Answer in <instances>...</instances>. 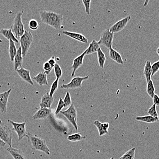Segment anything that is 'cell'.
<instances>
[{"label": "cell", "mask_w": 159, "mask_h": 159, "mask_svg": "<svg viewBox=\"0 0 159 159\" xmlns=\"http://www.w3.org/2000/svg\"><path fill=\"white\" fill-rule=\"evenodd\" d=\"M40 17L43 23L50 26L56 30L62 27L63 22V16L62 14L51 11H41Z\"/></svg>", "instance_id": "cell-1"}, {"label": "cell", "mask_w": 159, "mask_h": 159, "mask_svg": "<svg viewBox=\"0 0 159 159\" xmlns=\"http://www.w3.org/2000/svg\"><path fill=\"white\" fill-rule=\"evenodd\" d=\"M26 137L28 138L29 145L32 150L42 151L47 155H50V150L47 146L46 140L30 133H27Z\"/></svg>", "instance_id": "cell-2"}, {"label": "cell", "mask_w": 159, "mask_h": 159, "mask_svg": "<svg viewBox=\"0 0 159 159\" xmlns=\"http://www.w3.org/2000/svg\"><path fill=\"white\" fill-rule=\"evenodd\" d=\"M23 14V12H20L16 13L11 28L16 38L18 37H20L22 36L25 33L24 25L22 20V16Z\"/></svg>", "instance_id": "cell-3"}, {"label": "cell", "mask_w": 159, "mask_h": 159, "mask_svg": "<svg viewBox=\"0 0 159 159\" xmlns=\"http://www.w3.org/2000/svg\"><path fill=\"white\" fill-rule=\"evenodd\" d=\"M33 40L34 37L31 32L26 30H25L24 35L20 37L19 41L20 43V47L22 49V56L23 58L26 57L33 42Z\"/></svg>", "instance_id": "cell-4"}, {"label": "cell", "mask_w": 159, "mask_h": 159, "mask_svg": "<svg viewBox=\"0 0 159 159\" xmlns=\"http://www.w3.org/2000/svg\"><path fill=\"white\" fill-rule=\"evenodd\" d=\"M60 112L67 118L68 120L71 123V124L73 126L75 130H78V127L77 122H76L77 121V120H76L77 110H76V108L74 104H72L69 107L68 109L65 111H62L61 110L60 111Z\"/></svg>", "instance_id": "cell-5"}, {"label": "cell", "mask_w": 159, "mask_h": 159, "mask_svg": "<svg viewBox=\"0 0 159 159\" xmlns=\"http://www.w3.org/2000/svg\"><path fill=\"white\" fill-rule=\"evenodd\" d=\"M8 123L12 126V130L16 133L18 136V141H21L27 134L26 129V121L24 123H15L11 119H8Z\"/></svg>", "instance_id": "cell-6"}, {"label": "cell", "mask_w": 159, "mask_h": 159, "mask_svg": "<svg viewBox=\"0 0 159 159\" xmlns=\"http://www.w3.org/2000/svg\"><path fill=\"white\" fill-rule=\"evenodd\" d=\"M114 34L111 32L109 29L105 30L101 35L100 39L98 41L100 45H103L107 49L112 48Z\"/></svg>", "instance_id": "cell-7"}, {"label": "cell", "mask_w": 159, "mask_h": 159, "mask_svg": "<svg viewBox=\"0 0 159 159\" xmlns=\"http://www.w3.org/2000/svg\"><path fill=\"white\" fill-rule=\"evenodd\" d=\"M0 139L7 143L9 147H11L12 144V133L8 126L5 124H0Z\"/></svg>", "instance_id": "cell-8"}, {"label": "cell", "mask_w": 159, "mask_h": 159, "mask_svg": "<svg viewBox=\"0 0 159 159\" xmlns=\"http://www.w3.org/2000/svg\"><path fill=\"white\" fill-rule=\"evenodd\" d=\"M88 76L85 77H74L68 84H63L61 86V88L67 90L78 89L82 87L83 81L89 78Z\"/></svg>", "instance_id": "cell-9"}, {"label": "cell", "mask_w": 159, "mask_h": 159, "mask_svg": "<svg viewBox=\"0 0 159 159\" xmlns=\"http://www.w3.org/2000/svg\"><path fill=\"white\" fill-rule=\"evenodd\" d=\"M131 19V16L130 15H128L127 17L119 20L114 25H112L109 29V30L113 34L119 32L125 28Z\"/></svg>", "instance_id": "cell-10"}, {"label": "cell", "mask_w": 159, "mask_h": 159, "mask_svg": "<svg viewBox=\"0 0 159 159\" xmlns=\"http://www.w3.org/2000/svg\"><path fill=\"white\" fill-rule=\"evenodd\" d=\"M11 91V89H10L6 91L0 93V111L3 114L7 112L9 97Z\"/></svg>", "instance_id": "cell-11"}, {"label": "cell", "mask_w": 159, "mask_h": 159, "mask_svg": "<svg viewBox=\"0 0 159 159\" xmlns=\"http://www.w3.org/2000/svg\"><path fill=\"white\" fill-rule=\"evenodd\" d=\"M85 55H86V50L78 57H76V58L74 59L73 61L72 65L71 67V68L72 69V72L71 75V77H74L75 72L83 64V60H84Z\"/></svg>", "instance_id": "cell-12"}, {"label": "cell", "mask_w": 159, "mask_h": 159, "mask_svg": "<svg viewBox=\"0 0 159 159\" xmlns=\"http://www.w3.org/2000/svg\"><path fill=\"white\" fill-rule=\"evenodd\" d=\"M18 75L20 77L31 85H34V83L32 80L30 75V72L29 70L26 69L22 67L18 69L16 71Z\"/></svg>", "instance_id": "cell-13"}, {"label": "cell", "mask_w": 159, "mask_h": 159, "mask_svg": "<svg viewBox=\"0 0 159 159\" xmlns=\"http://www.w3.org/2000/svg\"><path fill=\"white\" fill-rule=\"evenodd\" d=\"M54 101V96H50L49 93L47 92L42 97L39 104L40 108H46L50 109Z\"/></svg>", "instance_id": "cell-14"}, {"label": "cell", "mask_w": 159, "mask_h": 159, "mask_svg": "<svg viewBox=\"0 0 159 159\" xmlns=\"http://www.w3.org/2000/svg\"><path fill=\"white\" fill-rule=\"evenodd\" d=\"M52 113V110L50 109L46 108H40L35 113L33 116L34 120H43L47 118Z\"/></svg>", "instance_id": "cell-15"}, {"label": "cell", "mask_w": 159, "mask_h": 159, "mask_svg": "<svg viewBox=\"0 0 159 159\" xmlns=\"http://www.w3.org/2000/svg\"><path fill=\"white\" fill-rule=\"evenodd\" d=\"M94 124L98 129L99 134L101 136L109 133L108 131L109 128V123H101L98 120H96L94 122Z\"/></svg>", "instance_id": "cell-16"}, {"label": "cell", "mask_w": 159, "mask_h": 159, "mask_svg": "<svg viewBox=\"0 0 159 159\" xmlns=\"http://www.w3.org/2000/svg\"><path fill=\"white\" fill-rule=\"evenodd\" d=\"M62 33L66 35L75 40L77 41H79L80 42L84 43H87L88 42V39L85 36L83 35L82 34L66 30L63 31Z\"/></svg>", "instance_id": "cell-17"}, {"label": "cell", "mask_w": 159, "mask_h": 159, "mask_svg": "<svg viewBox=\"0 0 159 159\" xmlns=\"http://www.w3.org/2000/svg\"><path fill=\"white\" fill-rule=\"evenodd\" d=\"M23 57L22 56V49L19 47L17 49V52L13 61L14 70L16 71L18 69L22 67L23 63Z\"/></svg>", "instance_id": "cell-18"}, {"label": "cell", "mask_w": 159, "mask_h": 159, "mask_svg": "<svg viewBox=\"0 0 159 159\" xmlns=\"http://www.w3.org/2000/svg\"><path fill=\"white\" fill-rule=\"evenodd\" d=\"M33 80L35 81L39 86L48 85L47 75L44 72H39L37 75L33 77Z\"/></svg>", "instance_id": "cell-19"}, {"label": "cell", "mask_w": 159, "mask_h": 159, "mask_svg": "<svg viewBox=\"0 0 159 159\" xmlns=\"http://www.w3.org/2000/svg\"><path fill=\"white\" fill-rule=\"evenodd\" d=\"M109 58L115 61L117 63L119 64L124 65V61L122 58V56L121 54L119 53L117 50H114L113 48H111L109 49Z\"/></svg>", "instance_id": "cell-20"}, {"label": "cell", "mask_w": 159, "mask_h": 159, "mask_svg": "<svg viewBox=\"0 0 159 159\" xmlns=\"http://www.w3.org/2000/svg\"><path fill=\"white\" fill-rule=\"evenodd\" d=\"M0 34L9 40H12L16 43H18L19 42L18 39L14 35L11 29H2L0 30Z\"/></svg>", "instance_id": "cell-21"}, {"label": "cell", "mask_w": 159, "mask_h": 159, "mask_svg": "<svg viewBox=\"0 0 159 159\" xmlns=\"http://www.w3.org/2000/svg\"><path fill=\"white\" fill-rule=\"evenodd\" d=\"M7 151L14 159H27L24 153L21 150L9 147L7 148Z\"/></svg>", "instance_id": "cell-22"}, {"label": "cell", "mask_w": 159, "mask_h": 159, "mask_svg": "<svg viewBox=\"0 0 159 159\" xmlns=\"http://www.w3.org/2000/svg\"><path fill=\"white\" fill-rule=\"evenodd\" d=\"M152 68H151V62L149 61H146L144 66L143 74L145 77V80L147 83L151 80V75H152Z\"/></svg>", "instance_id": "cell-23"}, {"label": "cell", "mask_w": 159, "mask_h": 159, "mask_svg": "<svg viewBox=\"0 0 159 159\" xmlns=\"http://www.w3.org/2000/svg\"><path fill=\"white\" fill-rule=\"evenodd\" d=\"M99 48L100 45L98 41L93 40L92 42L89 44V46L86 50V55H90L97 52Z\"/></svg>", "instance_id": "cell-24"}, {"label": "cell", "mask_w": 159, "mask_h": 159, "mask_svg": "<svg viewBox=\"0 0 159 159\" xmlns=\"http://www.w3.org/2000/svg\"><path fill=\"white\" fill-rule=\"evenodd\" d=\"M17 49L15 42L11 40H9V55L10 59L11 62H13L14 58L16 56Z\"/></svg>", "instance_id": "cell-25"}, {"label": "cell", "mask_w": 159, "mask_h": 159, "mask_svg": "<svg viewBox=\"0 0 159 159\" xmlns=\"http://www.w3.org/2000/svg\"><path fill=\"white\" fill-rule=\"evenodd\" d=\"M97 53H98V60L99 65L100 67L103 68L105 63L106 61L105 55L101 49L100 47L99 48L97 51Z\"/></svg>", "instance_id": "cell-26"}, {"label": "cell", "mask_w": 159, "mask_h": 159, "mask_svg": "<svg viewBox=\"0 0 159 159\" xmlns=\"http://www.w3.org/2000/svg\"><path fill=\"white\" fill-rule=\"evenodd\" d=\"M136 120L140 122H144V123H148V124H152V123H156L158 121V118H155L150 116H141V117H137L135 118Z\"/></svg>", "instance_id": "cell-27"}, {"label": "cell", "mask_w": 159, "mask_h": 159, "mask_svg": "<svg viewBox=\"0 0 159 159\" xmlns=\"http://www.w3.org/2000/svg\"><path fill=\"white\" fill-rule=\"evenodd\" d=\"M87 138V135L83 136L80 133H76L68 136L67 139L69 141H71V142H78V141L84 140V139H86Z\"/></svg>", "instance_id": "cell-28"}, {"label": "cell", "mask_w": 159, "mask_h": 159, "mask_svg": "<svg viewBox=\"0 0 159 159\" xmlns=\"http://www.w3.org/2000/svg\"><path fill=\"white\" fill-rule=\"evenodd\" d=\"M135 148L130 149L119 159H135Z\"/></svg>", "instance_id": "cell-29"}, {"label": "cell", "mask_w": 159, "mask_h": 159, "mask_svg": "<svg viewBox=\"0 0 159 159\" xmlns=\"http://www.w3.org/2000/svg\"><path fill=\"white\" fill-rule=\"evenodd\" d=\"M146 92L149 96L152 99L155 94V88L152 80L147 83Z\"/></svg>", "instance_id": "cell-30"}, {"label": "cell", "mask_w": 159, "mask_h": 159, "mask_svg": "<svg viewBox=\"0 0 159 159\" xmlns=\"http://www.w3.org/2000/svg\"><path fill=\"white\" fill-rule=\"evenodd\" d=\"M59 79H56V78L55 81L51 84L50 91L49 92L50 96L53 97L54 94L56 93V91L58 89V86H59Z\"/></svg>", "instance_id": "cell-31"}, {"label": "cell", "mask_w": 159, "mask_h": 159, "mask_svg": "<svg viewBox=\"0 0 159 159\" xmlns=\"http://www.w3.org/2000/svg\"><path fill=\"white\" fill-rule=\"evenodd\" d=\"M54 72L56 77V79H60L63 74L62 70L59 64L56 63L54 67Z\"/></svg>", "instance_id": "cell-32"}, {"label": "cell", "mask_w": 159, "mask_h": 159, "mask_svg": "<svg viewBox=\"0 0 159 159\" xmlns=\"http://www.w3.org/2000/svg\"><path fill=\"white\" fill-rule=\"evenodd\" d=\"M64 103V107H67L70 106L72 104V100L71 96L70 93L69 92H67L66 96L63 100Z\"/></svg>", "instance_id": "cell-33"}, {"label": "cell", "mask_w": 159, "mask_h": 159, "mask_svg": "<svg viewBox=\"0 0 159 159\" xmlns=\"http://www.w3.org/2000/svg\"><path fill=\"white\" fill-rule=\"evenodd\" d=\"M147 112H148V114H149L150 116L155 117V118H158V115L157 112V106L153 104L148 109Z\"/></svg>", "instance_id": "cell-34"}, {"label": "cell", "mask_w": 159, "mask_h": 159, "mask_svg": "<svg viewBox=\"0 0 159 159\" xmlns=\"http://www.w3.org/2000/svg\"><path fill=\"white\" fill-rule=\"evenodd\" d=\"M29 27L31 30H36L38 29L39 24L36 20L32 19L29 22Z\"/></svg>", "instance_id": "cell-35"}, {"label": "cell", "mask_w": 159, "mask_h": 159, "mask_svg": "<svg viewBox=\"0 0 159 159\" xmlns=\"http://www.w3.org/2000/svg\"><path fill=\"white\" fill-rule=\"evenodd\" d=\"M151 68H152V75L151 77L153 76L159 70V60L157 62L153 63L151 65Z\"/></svg>", "instance_id": "cell-36"}, {"label": "cell", "mask_w": 159, "mask_h": 159, "mask_svg": "<svg viewBox=\"0 0 159 159\" xmlns=\"http://www.w3.org/2000/svg\"><path fill=\"white\" fill-rule=\"evenodd\" d=\"M43 69L44 70V73L48 75L51 72L53 68L51 67V66L49 64V63L47 62H45L43 64Z\"/></svg>", "instance_id": "cell-37"}, {"label": "cell", "mask_w": 159, "mask_h": 159, "mask_svg": "<svg viewBox=\"0 0 159 159\" xmlns=\"http://www.w3.org/2000/svg\"><path fill=\"white\" fill-rule=\"evenodd\" d=\"M82 3L85 7V11L87 15L90 14V8L91 7V1H86V0H82Z\"/></svg>", "instance_id": "cell-38"}, {"label": "cell", "mask_w": 159, "mask_h": 159, "mask_svg": "<svg viewBox=\"0 0 159 159\" xmlns=\"http://www.w3.org/2000/svg\"><path fill=\"white\" fill-rule=\"evenodd\" d=\"M64 107V103L63 100L61 97H60L59 102H58V105L56 111V114H58L60 111H61V110Z\"/></svg>", "instance_id": "cell-39"}, {"label": "cell", "mask_w": 159, "mask_h": 159, "mask_svg": "<svg viewBox=\"0 0 159 159\" xmlns=\"http://www.w3.org/2000/svg\"><path fill=\"white\" fill-rule=\"evenodd\" d=\"M153 100V104L155 105L156 106L159 105V96L158 95L155 94L154 96L152 98Z\"/></svg>", "instance_id": "cell-40"}, {"label": "cell", "mask_w": 159, "mask_h": 159, "mask_svg": "<svg viewBox=\"0 0 159 159\" xmlns=\"http://www.w3.org/2000/svg\"><path fill=\"white\" fill-rule=\"evenodd\" d=\"M48 62L49 63L50 65L51 66V67L54 68L55 64L56 63V58H55L54 56H52V57L48 60Z\"/></svg>", "instance_id": "cell-41"}, {"label": "cell", "mask_w": 159, "mask_h": 159, "mask_svg": "<svg viewBox=\"0 0 159 159\" xmlns=\"http://www.w3.org/2000/svg\"><path fill=\"white\" fill-rule=\"evenodd\" d=\"M6 143H5L3 141H2L1 139H0V147H3V146H5Z\"/></svg>", "instance_id": "cell-42"}, {"label": "cell", "mask_w": 159, "mask_h": 159, "mask_svg": "<svg viewBox=\"0 0 159 159\" xmlns=\"http://www.w3.org/2000/svg\"><path fill=\"white\" fill-rule=\"evenodd\" d=\"M157 53L158 54V55L159 56V47H158V48L157 49Z\"/></svg>", "instance_id": "cell-43"}, {"label": "cell", "mask_w": 159, "mask_h": 159, "mask_svg": "<svg viewBox=\"0 0 159 159\" xmlns=\"http://www.w3.org/2000/svg\"><path fill=\"white\" fill-rule=\"evenodd\" d=\"M2 120L0 119V124H2Z\"/></svg>", "instance_id": "cell-44"}, {"label": "cell", "mask_w": 159, "mask_h": 159, "mask_svg": "<svg viewBox=\"0 0 159 159\" xmlns=\"http://www.w3.org/2000/svg\"><path fill=\"white\" fill-rule=\"evenodd\" d=\"M114 159V157H111V159Z\"/></svg>", "instance_id": "cell-45"}, {"label": "cell", "mask_w": 159, "mask_h": 159, "mask_svg": "<svg viewBox=\"0 0 159 159\" xmlns=\"http://www.w3.org/2000/svg\"><path fill=\"white\" fill-rule=\"evenodd\" d=\"M158 120H159V115L158 116Z\"/></svg>", "instance_id": "cell-46"}]
</instances>
